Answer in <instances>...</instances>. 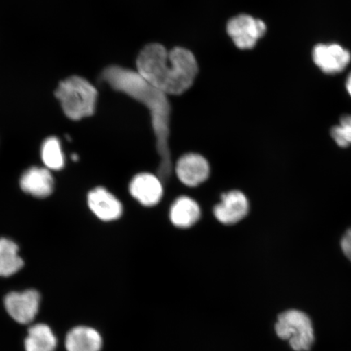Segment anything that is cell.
I'll return each mask as SVG.
<instances>
[{
    "mask_svg": "<svg viewBox=\"0 0 351 351\" xmlns=\"http://www.w3.org/2000/svg\"><path fill=\"white\" fill-rule=\"evenodd\" d=\"M130 192L134 199L146 207H152L163 197L164 188L161 179L151 173H140L132 180Z\"/></svg>",
    "mask_w": 351,
    "mask_h": 351,
    "instance_id": "cell-10",
    "label": "cell"
},
{
    "mask_svg": "<svg viewBox=\"0 0 351 351\" xmlns=\"http://www.w3.org/2000/svg\"><path fill=\"white\" fill-rule=\"evenodd\" d=\"M249 202L243 192L232 191L221 197V202L214 208L215 217L223 225H234L247 217Z\"/></svg>",
    "mask_w": 351,
    "mask_h": 351,
    "instance_id": "cell-9",
    "label": "cell"
},
{
    "mask_svg": "<svg viewBox=\"0 0 351 351\" xmlns=\"http://www.w3.org/2000/svg\"><path fill=\"white\" fill-rule=\"evenodd\" d=\"M331 136L337 146L346 148L351 145V115L341 118L340 125L332 127Z\"/></svg>",
    "mask_w": 351,
    "mask_h": 351,
    "instance_id": "cell-18",
    "label": "cell"
},
{
    "mask_svg": "<svg viewBox=\"0 0 351 351\" xmlns=\"http://www.w3.org/2000/svg\"><path fill=\"white\" fill-rule=\"evenodd\" d=\"M101 78L112 88L143 104L150 112L156 147L160 157L159 178L168 181L172 173V160L169 147L171 105L163 92L156 89L139 74L118 65L105 69Z\"/></svg>",
    "mask_w": 351,
    "mask_h": 351,
    "instance_id": "cell-1",
    "label": "cell"
},
{
    "mask_svg": "<svg viewBox=\"0 0 351 351\" xmlns=\"http://www.w3.org/2000/svg\"><path fill=\"white\" fill-rule=\"evenodd\" d=\"M346 90H348L349 95L351 96V73L349 74L348 80H346Z\"/></svg>",
    "mask_w": 351,
    "mask_h": 351,
    "instance_id": "cell-20",
    "label": "cell"
},
{
    "mask_svg": "<svg viewBox=\"0 0 351 351\" xmlns=\"http://www.w3.org/2000/svg\"><path fill=\"white\" fill-rule=\"evenodd\" d=\"M4 306L10 317L17 323L32 322L40 306V295L34 289L24 292H12L4 300Z\"/></svg>",
    "mask_w": 351,
    "mask_h": 351,
    "instance_id": "cell-6",
    "label": "cell"
},
{
    "mask_svg": "<svg viewBox=\"0 0 351 351\" xmlns=\"http://www.w3.org/2000/svg\"><path fill=\"white\" fill-rule=\"evenodd\" d=\"M42 159L47 169L60 170L64 166V157L58 138H48L42 147Z\"/></svg>",
    "mask_w": 351,
    "mask_h": 351,
    "instance_id": "cell-17",
    "label": "cell"
},
{
    "mask_svg": "<svg viewBox=\"0 0 351 351\" xmlns=\"http://www.w3.org/2000/svg\"><path fill=\"white\" fill-rule=\"evenodd\" d=\"M56 346L54 332L47 324H38L29 328L25 340V351H55Z\"/></svg>",
    "mask_w": 351,
    "mask_h": 351,
    "instance_id": "cell-15",
    "label": "cell"
},
{
    "mask_svg": "<svg viewBox=\"0 0 351 351\" xmlns=\"http://www.w3.org/2000/svg\"><path fill=\"white\" fill-rule=\"evenodd\" d=\"M226 30L237 47L240 50H250L265 36L267 26L261 19H254L247 14H240L228 21Z\"/></svg>",
    "mask_w": 351,
    "mask_h": 351,
    "instance_id": "cell-5",
    "label": "cell"
},
{
    "mask_svg": "<svg viewBox=\"0 0 351 351\" xmlns=\"http://www.w3.org/2000/svg\"><path fill=\"white\" fill-rule=\"evenodd\" d=\"M176 173L180 181L186 186L195 187L208 178L210 167L204 156L189 153L180 158L176 165Z\"/></svg>",
    "mask_w": 351,
    "mask_h": 351,
    "instance_id": "cell-8",
    "label": "cell"
},
{
    "mask_svg": "<svg viewBox=\"0 0 351 351\" xmlns=\"http://www.w3.org/2000/svg\"><path fill=\"white\" fill-rule=\"evenodd\" d=\"M314 63L326 74L339 73L348 67L351 60L348 50L339 44H318L313 48Z\"/></svg>",
    "mask_w": 351,
    "mask_h": 351,
    "instance_id": "cell-7",
    "label": "cell"
},
{
    "mask_svg": "<svg viewBox=\"0 0 351 351\" xmlns=\"http://www.w3.org/2000/svg\"><path fill=\"white\" fill-rule=\"evenodd\" d=\"M341 247L345 256L351 261V229L346 231L342 237Z\"/></svg>",
    "mask_w": 351,
    "mask_h": 351,
    "instance_id": "cell-19",
    "label": "cell"
},
{
    "mask_svg": "<svg viewBox=\"0 0 351 351\" xmlns=\"http://www.w3.org/2000/svg\"><path fill=\"white\" fill-rule=\"evenodd\" d=\"M200 217L201 210L199 204L187 196L178 197L170 210L171 221L175 226L182 229L194 226Z\"/></svg>",
    "mask_w": 351,
    "mask_h": 351,
    "instance_id": "cell-14",
    "label": "cell"
},
{
    "mask_svg": "<svg viewBox=\"0 0 351 351\" xmlns=\"http://www.w3.org/2000/svg\"><path fill=\"white\" fill-rule=\"evenodd\" d=\"M65 115L78 121L90 117L95 112L98 91L85 78L74 76L61 82L56 90Z\"/></svg>",
    "mask_w": 351,
    "mask_h": 351,
    "instance_id": "cell-3",
    "label": "cell"
},
{
    "mask_svg": "<svg viewBox=\"0 0 351 351\" xmlns=\"http://www.w3.org/2000/svg\"><path fill=\"white\" fill-rule=\"evenodd\" d=\"M20 185L27 194L46 197L53 191L54 179L49 169L32 167L22 175Z\"/></svg>",
    "mask_w": 351,
    "mask_h": 351,
    "instance_id": "cell-12",
    "label": "cell"
},
{
    "mask_svg": "<svg viewBox=\"0 0 351 351\" xmlns=\"http://www.w3.org/2000/svg\"><path fill=\"white\" fill-rule=\"evenodd\" d=\"M87 201L90 209L101 221H112L121 217V202L105 188L94 189L88 195Z\"/></svg>",
    "mask_w": 351,
    "mask_h": 351,
    "instance_id": "cell-11",
    "label": "cell"
},
{
    "mask_svg": "<svg viewBox=\"0 0 351 351\" xmlns=\"http://www.w3.org/2000/svg\"><path fill=\"white\" fill-rule=\"evenodd\" d=\"M136 64V72L166 95L185 93L194 84L199 73V64L192 51L182 47L168 51L156 43L143 48Z\"/></svg>",
    "mask_w": 351,
    "mask_h": 351,
    "instance_id": "cell-2",
    "label": "cell"
},
{
    "mask_svg": "<svg viewBox=\"0 0 351 351\" xmlns=\"http://www.w3.org/2000/svg\"><path fill=\"white\" fill-rule=\"evenodd\" d=\"M72 159L74 160V161H77L78 159H79V157L77 155H76V154H73V155L72 156Z\"/></svg>",
    "mask_w": 351,
    "mask_h": 351,
    "instance_id": "cell-21",
    "label": "cell"
},
{
    "mask_svg": "<svg viewBox=\"0 0 351 351\" xmlns=\"http://www.w3.org/2000/svg\"><path fill=\"white\" fill-rule=\"evenodd\" d=\"M19 247L10 239H0V276L15 274L24 265L19 256Z\"/></svg>",
    "mask_w": 351,
    "mask_h": 351,
    "instance_id": "cell-16",
    "label": "cell"
},
{
    "mask_svg": "<svg viewBox=\"0 0 351 351\" xmlns=\"http://www.w3.org/2000/svg\"><path fill=\"white\" fill-rule=\"evenodd\" d=\"M102 345L99 332L90 327L74 328L66 337L65 346L68 351H100Z\"/></svg>",
    "mask_w": 351,
    "mask_h": 351,
    "instance_id": "cell-13",
    "label": "cell"
},
{
    "mask_svg": "<svg viewBox=\"0 0 351 351\" xmlns=\"http://www.w3.org/2000/svg\"><path fill=\"white\" fill-rule=\"evenodd\" d=\"M276 335L287 341L295 351H308L314 344L315 331L309 315L300 310H288L279 315L275 324Z\"/></svg>",
    "mask_w": 351,
    "mask_h": 351,
    "instance_id": "cell-4",
    "label": "cell"
}]
</instances>
